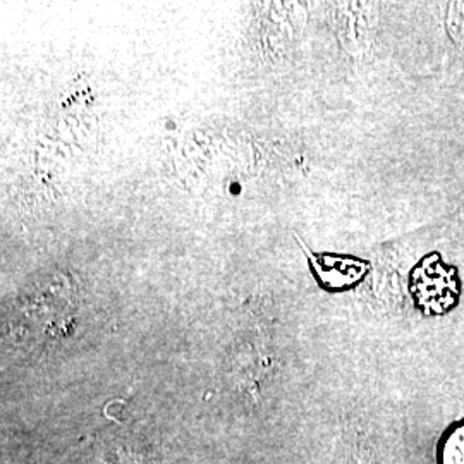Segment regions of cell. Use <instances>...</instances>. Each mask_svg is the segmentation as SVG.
<instances>
[{"label": "cell", "mask_w": 464, "mask_h": 464, "mask_svg": "<svg viewBox=\"0 0 464 464\" xmlns=\"http://www.w3.org/2000/svg\"><path fill=\"white\" fill-rule=\"evenodd\" d=\"M437 464H464V420L454 421L439 439Z\"/></svg>", "instance_id": "cell-1"}]
</instances>
